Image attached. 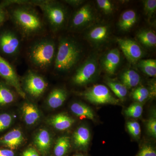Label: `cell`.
<instances>
[{
	"label": "cell",
	"instance_id": "d6a6232c",
	"mask_svg": "<svg viewBox=\"0 0 156 156\" xmlns=\"http://www.w3.org/2000/svg\"><path fill=\"white\" fill-rule=\"evenodd\" d=\"M135 156H156L155 148L149 144L144 145Z\"/></svg>",
	"mask_w": 156,
	"mask_h": 156
},
{
	"label": "cell",
	"instance_id": "52a82bcc",
	"mask_svg": "<svg viewBox=\"0 0 156 156\" xmlns=\"http://www.w3.org/2000/svg\"><path fill=\"white\" fill-rule=\"evenodd\" d=\"M83 95L87 101L94 104L117 105L119 102L108 88L101 84L94 85L87 89Z\"/></svg>",
	"mask_w": 156,
	"mask_h": 156
},
{
	"label": "cell",
	"instance_id": "4dcf8cb0",
	"mask_svg": "<svg viewBox=\"0 0 156 156\" xmlns=\"http://www.w3.org/2000/svg\"><path fill=\"white\" fill-rule=\"evenodd\" d=\"M127 128L130 134L133 137L137 138L141 133V128L139 123L136 122H129L127 124Z\"/></svg>",
	"mask_w": 156,
	"mask_h": 156
},
{
	"label": "cell",
	"instance_id": "8d00e7d4",
	"mask_svg": "<svg viewBox=\"0 0 156 156\" xmlns=\"http://www.w3.org/2000/svg\"><path fill=\"white\" fill-rule=\"evenodd\" d=\"M7 17V13L3 6L0 5V25L5 21Z\"/></svg>",
	"mask_w": 156,
	"mask_h": 156
},
{
	"label": "cell",
	"instance_id": "1f68e13d",
	"mask_svg": "<svg viewBox=\"0 0 156 156\" xmlns=\"http://www.w3.org/2000/svg\"><path fill=\"white\" fill-rule=\"evenodd\" d=\"M144 12L147 16L151 17L155 13L156 0H146L144 1Z\"/></svg>",
	"mask_w": 156,
	"mask_h": 156
},
{
	"label": "cell",
	"instance_id": "7402d4cb",
	"mask_svg": "<svg viewBox=\"0 0 156 156\" xmlns=\"http://www.w3.org/2000/svg\"><path fill=\"white\" fill-rule=\"evenodd\" d=\"M71 147L70 139L69 136H62L56 140L53 154L55 156H66L69 152Z\"/></svg>",
	"mask_w": 156,
	"mask_h": 156
},
{
	"label": "cell",
	"instance_id": "9a60e30c",
	"mask_svg": "<svg viewBox=\"0 0 156 156\" xmlns=\"http://www.w3.org/2000/svg\"><path fill=\"white\" fill-rule=\"evenodd\" d=\"M121 61V56L118 49L109 51L104 57L102 66L105 70L109 74L113 75Z\"/></svg>",
	"mask_w": 156,
	"mask_h": 156
},
{
	"label": "cell",
	"instance_id": "cb8c5ba5",
	"mask_svg": "<svg viewBox=\"0 0 156 156\" xmlns=\"http://www.w3.org/2000/svg\"><path fill=\"white\" fill-rule=\"evenodd\" d=\"M15 99V93L10 88L9 85L6 83H0V106L12 103Z\"/></svg>",
	"mask_w": 156,
	"mask_h": 156
},
{
	"label": "cell",
	"instance_id": "f35d334b",
	"mask_svg": "<svg viewBox=\"0 0 156 156\" xmlns=\"http://www.w3.org/2000/svg\"><path fill=\"white\" fill-rule=\"evenodd\" d=\"M64 2L73 7H78L84 2L83 1L81 0H66Z\"/></svg>",
	"mask_w": 156,
	"mask_h": 156
},
{
	"label": "cell",
	"instance_id": "8fae6325",
	"mask_svg": "<svg viewBox=\"0 0 156 156\" xmlns=\"http://www.w3.org/2000/svg\"><path fill=\"white\" fill-rule=\"evenodd\" d=\"M117 41L127 59L135 63L143 56L142 50L136 42L128 39L117 38Z\"/></svg>",
	"mask_w": 156,
	"mask_h": 156
},
{
	"label": "cell",
	"instance_id": "83f0119b",
	"mask_svg": "<svg viewBox=\"0 0 156 156\" xmlns=\"http://www.w3.org/2000/svg\"><path fill=\"white\" fill-rule=\"evenodd\" d=\"M142 105L140 103H135L130 105L125 111V114L127 116L133 118H138L142 115Z\"/></svg>",
	"mask_w": 156,
	"mask_h": 156
},
{
	"label": "cell",
	"instance_id": "8992f818",
	"mask_svg": "<svg viewBox=\"0 0 156 156\" xmlns=\"http://www.w3.org/2000/svg\"><path fill=\"white\" fill-rule=\"evenodd\" d=\"M21 39L17 32L11 30L0 34V51L5 56L16 58L21 49Z\"/></svg>",
	"mask_w": 156,
	"mask_h": 156
},
{
	"label": "cell",
	"instance_id": "836d02e7",
	"mask_svg": "<svg viewBox=\"0 0 156 156\" xmlns=\"http://www.w3.org/2000/svg\"><path fill=\"white\" fill-rule=\"evenodd\" d=\"M98 5L105 14H110L113 10V5L108 0H97Z\"/></svg>",
	"mask_w": 156,
	"mask_h": 156
},
{
	"label": "cell",
	"instance_id": "603a6c76",
	"mask_svg": "<svg viewBox=\"0 0 156 156\" xmlns=\"http://www.w3.org/2000/svg\"><path fill=\"white\" fill-rule=\"evenodd\" d=\"M121 81L127 88H132L136 87L140 82L139 74L134 70H126L121 75Z\"/></svg>",
	"mask_w": 156,
	"mask_h": 156
},
{
	"label": "cell",
	"instance_id": "e0dca14e",
	"mask_svg": "<svg viewBox=\"0 0 156 156\" xmlns=\"http://www.w3.org/2000/svg\"><path fill=\"white\" fill-rule=\"evenodd\" d=\"M22 112L23 119L28 126L34 125L41 117L38 109L31 102H25L23 105Z\"/></svg>",
	"mask_w": 156,
	"mask_h": 156
},
{
	"label": "cell",
	"instance_id": "9c48e42d",
	"mask_svg": "<svg viewBox=\"0 0 156 156\" xmlns=\"http://www.w3.org/2000/svg\"><path fill=\"white\" fill-rule=\"evenodd\" d=\"M0 76L6 83L15 89V91L23 99L26 94L23 90L19 78L14 68L0 55Z\"/></svg>",
	"mask_w": 156,
	"mask_h": 156
},
{
	"label": "cell",
	"instance_id": "d6986e66",
	"mask_svg": "<svg viewBox=\"0 0 156 156\" xmlns=\"http://www.w3.org/2000/svg\"><path fill=\"white\" fill-rule=\"evenodd\" d=\"M108 27L106 25H99L92 27L89 31L87 37L90 41L95 44L102 43L108 37Z\"/></svg>",
	"mask_w": 156,
	"mask_h": 156
},
{
	"label": "cell",
	"instance_id": "7c38bea8",
	"mask_svg": "<svg viewBox=\"0 0 156 156\" xmlns=\"http://www.w3.org/2000/svg\"><path fill=\"white\" fill-rule=\"evenodd\" d=\"M24 140L23 133L21 130L15 128L0 137V145L14 150L20 147Z\"/></svg>",
	"mask_w": 156,
	"mask_h": 156
},
{
	"label": "cell",
	"instance_id": "44dd1931",
	"mask_svg": "<svg viewBox=\"0 0 156 156\" xmlns=\"http://www.w3.org/2000/svg\"><path fill=\"white\" fill-rule=\"evenodd\" d=\"M136 21V15L135 11L128 10L123 12L119 22V26L122 30L128 31L131 29Z\"/></svg>",
	"mask_w": 156,
	"mask_h": 156
},
{
	"label": "cell",
	"instance_id": "277c9868",
	"mask_svg": "<svg viewBox=\"0 0 156 156\" xmlns=\"http://www.w3.org/2000/svg\"><path fill=\"white\" fill-rule=\"evenodd\" d=\"M22 2L39 7L49 28L53 32L59 31L66 24L68 12L66 8L61 3L50 0L22 1Z\"/></svg>",
	"mask_w": 156,
	"mask_h": 156
},
{
	"label": "cell",
	"instance_id": "d590c367",
	"mask_svg": "<svg viewBox=\"0 0 156 156\" xmlns=\"http://www.w3.org/2000/svg\"><path fill=\"white\" fill-rule=\"evenodd\" d=\"M21 156H40L38 151L33 147H29L23 152Z\"/></svg>",
	"mask_w": 156,
	"mask_h": 156
},
{
	"label": "cell",
	"instance_id": "4316f807",
	"mask_svg": "<svg viewBox=\"0 0 156 156\" xmlns=\"http://www.w3.org/2000/svg\"><path fill=\"white\" fill-rule=\"evenodd\" d=\"M107 84L119 99L123 100L126 97L128 93V89L123 84L108 80L107 81Z\"/></svg>",
	"mask_w": 156,
	"mask_h": 156
},
{
	"label": "cell",
	"instance_id": "7a4b0ae2",
	"mask_svg": "<svg viewBox=\"0 0 156 156\" xmlns=\"http://www.w3.org/2000/svg\"><path fill=\"white\" fill-rule=\"evenodd\" d=\"M57 45L50 36H42L31 43L27 56L30 64L39 70H46L53 66L56 56Z\"/></svg>",
	"mask_w": 156,
	"mask_h": 156
},
{
	"label": "cell",
	"instance_id": "6da1fadb",
	"mask_svg": "<svg viewBox=\"0 0 156 156\" xmlns=\"http://www.w3.org/2000/svg\"><path fill=\"white\" fill-rule=\"evenodd\" d=\"M8 5H16L11 9L10 17L22 37L29 39L42 35L46 30V23L34 6L21 1H8Z\"/></svg>",
	"mask_w": 156,
	"mask_h": 156
},
{
	"label": "cell",
	"instance_id": "f546056e",
	"mask_svg": "<svg viewBox=\"0 0 156 156\" xmlns=\"http://www.w3.org/2000/svg\"><path fill=\"white\" fill-rule=\"evenodd\" d=\"M13 121V117L9 114H0V132L9 128L12 124Z\"/></svg>",
	"mask_w": 156,
	"mask_h": 156
},
{
	"label": "cell",
	"instance_id": "f1b7e54d",
	"mask_svg": "<svg viewBox=\"0 0 156 156\" xmlns=\"http://www.w3.org/2000/svg\"><path fill=\"white\" fill-rule=\"evenodd\" d=\"M149 95V91L144 87H139L134 90L132 94V98L138 103L143 102Z\"/></svg>",
	"mask_w": 156,
	"mask_h": 156
},
{
	"label": "cell",
	"instance_id": "74e56055",
	"mask_svg": "<svg viewBox=\"0 0 156 156\" xmlns=\"http://www.w3.org/2000/svg\"><path fill=\"white\" fill-rule=\"evenodd\" d=\"M0 156H16L13 150L9 149L0 148Z\"/></svg>",
	"mask_w": 156,
	"mask_h": 156
},
{
	"label": "cell",
	"instance_id": "30bf717a",
	"mask_svg": "<svg viewBox=\"0 0 156 156\" xmlns=\"http://www.w3.org/2000/svg\"><path fill=\"white\" fill-rule=\"evenodd\" d=\"M95 18L93 9L90 5H84L77 10L73 15L70 23V27L73 30H78L85 27L92 22Z\"/></svg>",
	"mask_w": 156,
	"mask_h": 156
},
{
	"label": "cell",
	"instance_id": "3957f363",
	"mask_svg": "<svg viewBox=\"0 0 156 156\" xmlns=\"http://www.w3.org/2000/svg\"><path fill=\"white\" fill-rule=\"evenodd\" d=\"M80 45L70 37H64L58 40L53 67L58 73H67L74 68L82 57Z\"/></svg>",
	"mask_w": 156,
	"mask_h": 156
},
{
	"label": "cell",
	"instance_id": "484cf974",
	"mask_svg": "<svg viewBox=\"0 0 156 156\" xmlns=\"http://www.w3.org/2000/svg\"><path fill=\"white\" fill-rule=\"evenodd\" d=\"M138 66L147 75L150 77L156 76V61L154 59H142L140 60Z\"/></svg>",
	"mask_w": 156,
	"mask_h": 156
},
{
	"label": "cell",
	"instance_id": "5bb4252c",
	"mask_svg": "<svg viewBox=\"0 0 156 156\" xmlns=\"http://www.w3.org/2000/svg\"><path fill=\"white\" fill-rule=\"evenodd\" d=\"M34 143L38 152L42 156L48 155L52 146V138L50 132L47 129L39 130L35 136Z\"/></svg>",
	"mask_w": 156,
	"mask_h": 156
},
{
	"label": "cell",
	"instance_id": "5b68a950",
	"mask_svg": "<svg viewBox=\"0 0 156 156\" xmlns=\"http://www.w3.org/2000/svg\"><path fill=\"white\" fill-rule=\"evenodd\" d=\"M22 89L24 93L37 98L47 89L48 83L44 78L34 71L29 70L23 78Z\"/></svg>",
	"mask_w": 156,
	"mask_h": 156
},
{
	"label": "cell",
	"instance_id": "ac0fdd59",
	"mask_svg": "<svg viewBox=\"0 0 156 156\" xmlns=\"http://www.w3.org/2000/svg\"><path fill=\"white\" fill-rule=\"evenodd\" d=\"M67 97L66 90L62 88H55L50 92L47 98V104L50 108L60 107L64 103Z\"/></svg>",
	"mask_w": 156,
	"mask_h": 156
},
{
	"label": "cell",
	"instance_id": "ba28073f",
	"mask_svg": "<svg viewBox=\"0 0 156 156\" xmlns=\"http://www.w3.org/2000/svg\"><path fill=\"white\" fill-rule=\"evenodd\" d=\"M98 65L96 58H88L81 65L73 77V83L77 86H83L89 83L97 75Z\"/></svg>",
	"mask_w": 156,
	"mask_h": 156
},
{
	"label": "cell",
	"instance_id": "ab89813d",
	"mask_svg": "<svg viewBox=\"0 0 156 156\" xmlns=\"http://www.w3.org/2000/svg\"><path fill=\"white\" fill-rule=\"evenodd\" d=\"M73 156H87L86 154H76L74 155Z\"/></svg>",
	"mask_w": 156,
	"mask_h": 156
},
{
	"label": "cell",
	"instance_id": "ffe728a7",
	"mask_svg": "<svg viewBox=\"0 0 156 156\" xmlns=\"http://www.w3.org/2000/svg\"><path fill=\"white\" fill-rule=\"evenodd\" d=\"M70 109L73 114L80 119H88L94 120L95 119V114L93 110L83 103L74 102L71 105Z\"/></svg>",
	"mask_w": 156,
	"mask_h": 156
},
{
	"label": "cell",
	"instance_id": "d4e9b609",
	"mask_svg": "<svg viewBox=\"0 0 156 156\" xmlns=\"http://www.w3.org/2000/svg\"><path fill=\"white\" fill-rule=\"evenodd\" d=\"M137 37L139 41L146 47L152 48L156 46V35L152 30L140 31L137 34Z\"/></svg>",
	"mask_w": 156,
	"mask_h": 156
},
{
	"label": "cell",
	"instance_id": "4fadbf2b",
	"mask_svg": "<svg viewBox=\"0 0 156 156\" xmlns=\"http://www.w3.org/2000/svg\"><path fill=\"white\" fill-rule=\"evenodd\" d=\"M74 146L78 150L85 151L88 150L91 133L89 128L85 126H81L77 128L73 135Z\"/></svg>",
	"mask_w": 156,
	"mask_h": 156
},
{
	"label": "cell",
	"instance_id": "2e32d148",
	"mask_svg": "<svg viewBox=\"0 0 156 156\" xmlns=\"http://www.w3.org/2000/svg\"><path fill=\"white\" fill-rule=\"evenodd\" d=\"M75 120L68 115L59 113L51 117L48 122L56 130L64 131L69 129L74 123Z\"/></svg>",
	"mask_w": 156,
	"mask_h": 156
},
{
	"label": "cell",
	"instance_id": "e575fe53",
	"mask_svg": "<svg viewBox=\"0 0 156 156\" xmlns=\"http://www.w3.org/2000/svg\"><path fill=\"white\" fill-rule=\"evenodd\" d=\"M147 131L151 136L156 137V119L155 118H151L148 121Z\"/></svg>",
	"mask_w": 156,
	"mask_h": 156
}]
</instances>
